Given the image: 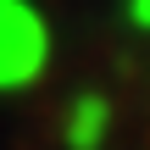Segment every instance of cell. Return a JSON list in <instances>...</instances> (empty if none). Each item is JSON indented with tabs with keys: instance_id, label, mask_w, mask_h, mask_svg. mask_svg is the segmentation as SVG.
Listing matches in <instances>:
<instances>
[{
	"instance_id": "cell-1",
	"label": "cell",
	"mask_w": 150,
	"mask_h": 150,
	"mask_svg": "<svg viewBox=\"0 0 150 150\" xmlns=\"http://www.w3.org/2000/svg\"><path fill=\"white\" fill-rule=\"evenodd\" d=\"M50 61V28L28 0H0V89H22Z\"/></svg>"
},
{
	"instance_id": "cell-2",
	"label": "cell",
	"mask_w": 150,
	"mask_h": 150,
	"mask_svg": "<svg viewBox=\"0 0 150 150\" xmlns=\"http://www.w3.org/2000/svg\"><path fill=\"white\" fill-rule=\"evenodd\" d=\"M106 128H111V100L106 95H78L67 106V150H100L106 145Z\"/></svg>"
},
{
	"instance_id": "cell-3",
	"label": "cell",
	"mask_w": 150,
	"mask_h": 150,
	"mask_svg": "<svg viewBox=\"0 0 150 150\" xmlns=\"http://www.w3.org/2000/svg\"><path fill=\"white\" fill-rule=\"evenodd\" d=\"M134 22H139V28H150V0H134Z\"/></svg>"
}]
</instances>
